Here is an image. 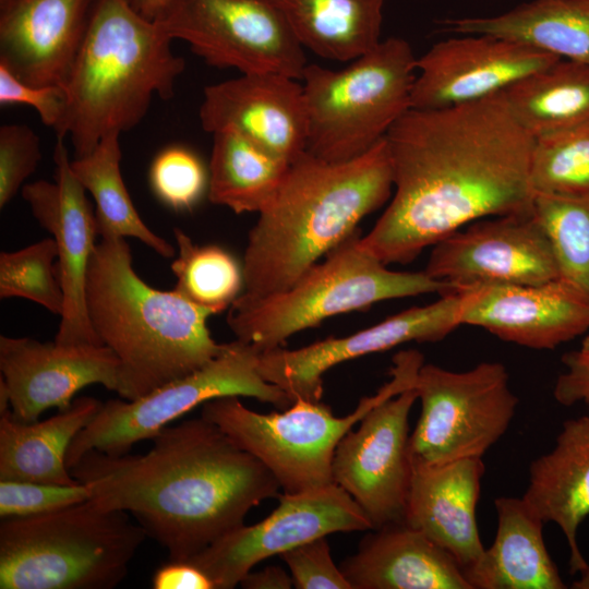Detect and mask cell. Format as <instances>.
I'll list each match as a JSON object with an SVG mask.
<instances>
[{
    "instance_id": "cell-29",
    "label": "cell",
    "mask_w": 589,
    "mask_h": 589,
    "mask_svg": "<svg viewBox=\"0 0 589 589\" xmlns=\"http://www.w3.org/2000/svg\"><path fill=\"white\" fill-rule=\"evenodd\" d=\"M285 19L303 49L349 62L383 39L385 0H266Z\"/></svg>"
},
{
    "instance_id": "cell-35",
    "label": "cell",
    "mask_w": 589,
    "mask_h": 589,
    "mask_svg": "<svg viewBox=\"0 0 589 589\" xmlns=\"http://www.w3.org/2000/svg\"><path fill=\"white\" fill-rule=\"evenodd\" d=\"M530 183L533 193L589 196V121L534 139Z\"/></svg>"
},
{
    "instance_id": "cell-4",
    "label": "cell",
    "mask_w": 589,
    "mask_h": 589,
    "mask_svg": "<svg viewBox=\"0 0 589 589\" xmlns=\"http://www.w3.org/2000/svg\"><path fill=\"white\" fill-rule=\"evenodd\" d=\"M86 306L97 338L118 359L117 393L127 400L191 374L225 347L207 326L214 312L175 289L146 284L122 237L96 244L86 275Z\"/></svg>"
},
{
    "instance_id": "cell-34",
    "label": "cell",
    "mask_w": 589,
    "mask_h": 589,
    "mask_svg": "<svg viewBox=\"0 0 589 589\" xmlns=\"http://www.w3.org/2000/svg\"><path fill=\"white\" fill-rule=\"evenodd\" d=\"M532 213L551 243L558 278L589 299V196L533 193Z\"/></svg>"
},
{
    "instance_id": "cell-20",
    "label": "cell",
    "mask_w": 589,
    "mask_h": 589,
    "mask_svg": "<svg viewBox=\"0 0 589 589\" xmlns=\"http://www.w3.org/2000/svg\"><path fill=\"white\" fill-rule=\"evenodd\" d=\"M199 116L206 132H236L289 163L306 151L303 86L290 76L251 73L207 85Z\"/></svg>"
},
{
    "instance_id": "cell-25",
    "label": "cell",
    "mask_w": 589,
    "mask_h": 589,
    "mask_svg": "<svg viewBox=\"0 0 589 589\" xmlns=\"http://www.w3.org/2000/svg\"><path fill=\"white\" fill-rule=\"evenodd\" d=\"M526 503L544 521L554 522L569 549L572 574L588 562L578 545V528L589 516V417L563 422L554 447L531 461Z\"/></svg>"
},
{
    "instance_id": "cell-43",
    "label": "cell",
    "mask_w": 589,
    "mask_h": 589,
    "mask_svg": "<svg viewBox=\"0 0 589 589\" xmlns=\"http://www.w3.org/2000/svg\"><path fill=\"white\" fill-rule=\"evenodd\" d=\"M154 589H214L208 576L189 561H169L153 575Z\"/></svg>"
},
{
    "instance_id": "cell-28",
    "label": "cell",
    "mask_w": 589,
    "mask_h": 589,
    "mask_svg": "<svg viewBox=\"0 0 589 589\" xmlns=\"http://www.w3.org/2000/svg\"><path fill=\"white\" fill-rule=\"evenodd\" d=\"M441 23L448 33L495 36L589 65V0H531L495 16Z\"/></svg>"
},
{
    "instance_id": "cell-36",
    "label": "cell",
    "mask_w": 589,
    "mask_h": 589,
    "mask_svg": "<svg viewBox=\"0 0 589 589\" xmlns=\"http://www.w3.org/2000/svg\"><path fill=\"white\" fill-rule=\"evenodd\" d=\"M58 251L46 238L12 252L0 253V298H23L49 312H63L64 296L57 271Z\"/></svg>"
},
{
    "instance_id": "cell-11",
    "label": "cell",
    "mask_w": 589,
    "mask_h": 589,
    "mask_svg": "<svg viewBox=\"0 0 589 589\" xmlns=\"http://www.w3.org/2000/svg\"><path fill=\"white\" fill-rule=\"evenodd\" d=\"M412 388L421 413L409 436L410 458L429 465L482 458L506 433L518 406L500 362L467 371L423 362Z\"/></svg>"
},
{
    "instance_id": "cell-30",
    "label": "cell",
    "mask_w": 589,
    "mask_h": 589,
    "mask_svg": "<svg viewBox=\"0 0 589 589\" xmlns=\"http://www.w3.org/2000/svg\"><path fill=\"white\" fill-rule=\"evenodd\" d=\"M533 139L589 121V65L560 59L501 93Z\"/></svg>"
},
{
    "instance_id": "cell-27",
    "label": "cell",
    "mask_w": 589,
    "mask_h": 589,
    "mask_svg": "<svg viewBox=\"0 0 589 589\" xmlns=\"http://www.w3.org/2000/svg\"><path fill=\"white\" fill-rule=\"evenodd\" d=\"M101 406L82 396L49 419L29 423L13 418L10 407L0 411V480L80 483L67 466V452Z\"/></svg>"
},
{
    "instance_id": "cell-6",
    "label": "cell",
    "mask_w": 589,
    "mask_h": 589,
    "mask_svg": "<svg viewBox=\"0 0 589 589\" xmlns=\"http://www.w3.org/2000/svg\"><path fill=\"white\" fill-rule=\"evenodd\" d=\"M145 529L92 500L0 524L1 589H111L127 576Z\"/></svg>"
},
{
    "instance_id": "cell-8",
    "label": "cell",
    "mask_w": 589,
    "mask_h": 589,
    "mask_svg": "<svg viewBox=\"0 0 589 589\" xmlns=\"http://www.w3.org/2000/svg\"><path fill=\"white\" fill-rule=\"evenodd\" d=\"M422 363L423 356L417 350L396 353L390 380L373 396L361 398L345 417H335L322 400L304 399L281 411L260 413L245 407L240 396L204 402L201 417L266 466L284 492L313 490L334 483L332 462L340 440L380 401L412 388Z\"/></svg>"
},
{
    "instance_id": "cell-47",
    "label": "cell",
    "mask_w": 589,
    "mask_h": 589,
    "mask_svg": "<svg viewBox=\"0 0 589 589\" xmlns=\"http://www.w3.org/2000/svg\"><path fill=\"white\" fill-rule=\"evenodd\" d=\"M580 348L585 350H589V334L584 338Z\"/></svg>"
},
{
    "instance_id": "cell-14",
    "label": "cell",
    "mask_w": 589,
    "mask_h": 589,
    "mask_svg": "<svg viewBox=\"0 0 589 589\" xmlns=\"http://www.w3.org/2000/svg\"><path fill=\"white\" fill-rule=\"evenodd\" d=\"M417 399L408 388L380 401L335 449L333 482L357 502L373 529L405 521L412 471L408 420Z\"/></svg>"
},
{
    "instance_id": "cell-31",
    "label": "cell",
    "mask_w": 589,
    "mask_h": 589,
    "mask_svg": "<svg viewBox=\"0 0 589 589\" xmlns=\"http://www.w3.org/2000/svg\"><path fill=\"white\" fill-rule=\"evenodd\" d=\"M212 135L208 200L236 214H259L276 195L290 163L236 132Z\"/></svg>"
},
{
    "instance_id": "cell-2",
    "label": "cell",
    "mask_w": 589,
    "mask_h": 589,
    "mask_svg": "<svg viewBox=\"0 0 589 589\" xmlns=\"http://www.w3.org/2000/svg\"><path fill=\"white\" fill-rule=\"evenodd\" d=\"M152 440L141 455L92 449L70 472L98 506L133 515L169 561H189L280 494L267 467L203 417Z\"/></svg>"
},
{
    "instance_id": "cell-21",
    "label": "cell",
    "mask_w": 589,
    "mask_h": 589,
    "mask_svg": "<svg viewBox=\"0 0 589 589\" xmlns=\"http://www.w3.org/2000/svg\"><path fill=\"white\" fill-rule=\"evenodd\" d=\"M457 290L464 294L461 325L526 348L554 349L589 329V299L560 278Z\"/></svg>"
},
{
    "instance_id": "cell-42",
    "label": "cell",
    "mask_w": 589,
    "mask_h": 589,
    "mask_svg": "<svg viewBox=\"0 0 589 589\" xmlns=\"http://www.w3.org/2000/svg\"><path fill=\"white\" fill-rule=\"evenodd\" d=\"M562 361L565 371L554 384V399L563 406L584 402L589 405V350L578 349L567 352Z\"/></svg>"
},
{
    "instance_id": "cell-16",
    "label": "cell",
    "mask_w": 589,
    "mask_h": 589,
    "mask_svg": "<svg viewBox=\"0 0 589 589\" xmlns=\"http://www.w3.org/2000/svg\"><path fill=\"white\" fill-rule=\"evenodd\" d=\"M424 272L454 290L558 278L551 243L532 213L479 219L433 245Z\"/></svg>"
},
{
    "instance_id": "cell-38",
    "label": "cell",
    "mask_w": 589,
    "mask_h": 589,
    "mask_svg": "<svg viewBox=\"0 0 589 589\" xmlns=\"http://www.w3.org/2000/svg\"><path fill=\"white\" fill-rule=\"evenodd\" d=\"M83 483L55 484L0 480V517H25L57 510L89 500Z\"/></svg>"
},
{
    "instance_id": "cell-18",
    "label": "cell",
    "mask_w": 589,
    "mask_h": 589,
    "mask_svg": "<svg viewBox=\"0 0 589 589\" xmlns=\"http://www.w3.org/2000/svg\"><path fill=\"white\" fill-rule=\"evenodd\" d=\"M561 58L490 35H461L417 58L411 108L441 109L500 94Z\"/></svg>"
},
{
    "instance_id": "cell-37",
    "label": "cell",
    "mask_w": 589,
    "mask_h": 589,
    "mask_svg": "<svg viewBox=\"0 0 589 589\" xmlns=\"http://www.w3.org/2000/svg\"><path fill=\"white\" fill-rule=\"evenodd\" d=\"M155 195L177 211L190 209L208 190V171L191 149L173 145L163 149L149 170Z\"/></svg>"
},
{
    "instance_id": "cell-46",
    "label": "cell",
    "mask_w": 589,
    "mask_h": 589,
    "mask_svg": "<svg viewBox=\"0 0 589 589\" xmlns=\"http://www.w3.org/2000/svg\"><path fill=\"white\" fill-rule=\"evenodd\" d=\"M579 577L572 584L574 589H589V562L588 565L578 573Z\"/></svg>"
},
{
    "instance_id": "cell-1",
    "label": "cell",
    "mask_w": 589,
    "mask_h": 589,
    "mask_svg": "<svg viewBox=\"0 0 589 589\" xmlns=\"http://www.w3.org/2000/svg\"><path fill=\"white\" fill-rule=\"evenodd\" d=\"M392 200L361 247L385 265L413 261L467 225L532 209L534 139L503 95L410 108L387 132Z\"/></svg>"
},
{
    "instance_id": "cell-7",
    "label": "cell",
    "mask_w": 589,
    "mask_h": 589,
    "mask_svg": "<svg viewBox=\"0 0 589 589\" xmlns=\"http://www.w3.org/2000/svg\"><path fill=\"white\" fill-rule=\"evenodd\" d=\"M359 232L357 229L290 287L262 296L240 294L227 314L236 339L263 352L334 315L364 311L384 300L454 290L424 271L388 269L361 247Z\"/></svg>"
},
{
    "instance_id": "cell-17",
    "label": "cell",
    "mask_w": 589,
    "mask_h": 589,
    "mask_svg": "<svg viewBox=\"0 0 589 589\" xmlns=\"http://www.w3.org/2000/svg\"><path fill=\"white\" fill-rule=\"evenodd\" d=\"M63 141L57 139L55 145V180L26 183L21 193L38 224L52 235L58 251L57 271L64 306L55 341L101 345L86 306V275L98 235L96 216L86 189L73 173Z\"/></svg>"
},
{
    "instance_id": "cell-3",
    "label": "cell",
    "mask_w": 589,
    "mask_h": 589,
    "mask_svg": "<svg viewBox=\"0 0 589 589\" xmlns=\"http://www.w3.org/2000/svg\"><path fill=\"white\" fill-rule=\"evenodd\" d=\"M393 189L385 137L347 161L301 153L249 231L242 264L245 292L262 296L290 287L384 205Z\"/></svg>"
},
{
    "instance_id": "cell-44",
    "label": "cell",
    "mask_w": 589,
    "mask_h": 589,
    "mask_svg": "<svg viewBox=\"0 0 589 589\" xmlns=\"http://www.w3.org/2000/svg\"><path fill=\"white\" fill-rule=\"evenodd\" d=\"M245 589H290L293 587L291 575L280 566H267L249 573L240 582Z\"/></svg>"
},
{
    "instance_id": "cell-40",
    "label": "cell",
    "mask_w": 589,
    "mask_h": 589,
    "mask_svg": "<svg viewBox=\"0 0 589 589\" xmlns=\"http://www.w3.org/2000/svg\"><path fill=\"white\" fill-rule=\"evenodd\" d=\"M279 556L288 566L297 589H352L333 561L326 536L294 546Z\"/></svg>"
},
{
    "instance_id": "cell-45",
    "label": "cell",
    "mask_w": 589,
    "mask_h": 589,
    "mask_svg": "<svg viewBox=\"0 0 589 589\" xmlns=\"http://www.w3.org/2000/svg\"><path fill=\"white\" fill-rule=\"evenodd\" d=\"M170 0H133L135 9L148 20H157Z\"/></svg>"
},
{
    "instance_id": "cell-15",
    "label": "cell",
    "mask_w": 589,
    "mask_h": 589,
    "mask_svg": "<svg viewBox=\"0 0 589 589\" xmlns=\"http://www.w3.org/2000/svg\"><path fill=\"white\" fill-rule=\"evenodd\" d=\"M464 294L453 290L423 306H413L345 337H328L308 346L260 352L259 371L292 400L320 401L323 375L351 359L389 350L399 345L438 341L461 325Z\"/></svg>"
},
{
    "instance_id": "cell-41",
    "label": "cell",
    "mask_w": 589,
    "mask_h": 589,
    "mask_svg": "<svg viewBox=\"0 0 589 589\" xmlns=\"http://www.w3.org/2000/svg\"><path fill=\"white\" fill-rule=\"evenodd\" d=\"M65 89L59 85L36 86L17 79L0 63V105L22 104L33 107L41 122L55 129L65 108Z\"/></svg>"
},
{
    "instance_id": "cell-33",
    "label": "cell",
    "mask_w": 589,
    "mask_h": 589,
    "mask_svg": "<svg viewBox=\"0 0 589 589\" xmlns=\"http://www.w3.org/2000/svg\"><path fill=\"white\" fill-rule=\"evenodd\" d=\"M178 256L171 264L175 290L214 314L229 308L244 286L242 266L223 248L199 245L181 229H173Z\"/></svg>"
},
{
    "instance_id": "cell-23",
    "label": "cell",
    "mask_w": 589,
    "mask_h": 589,
    "mask_svg": "<svg viewBox=\"0 0 589 589\" xmlns=\"http://www.w3.org/2000/svg\"><path fill=\"white\" fill-rule=\"evenodd\" d=\"M405 522L448 552L464 574L482 557L477 504L485 467L482 458L438 465L411 460Z\"/></svg>"
},
{
    "instance_id": "cell-26",
    "label": "cell",
    "mask_w": 589,
    "mask_h": 589,
    "mask_svg": "<svg viewBox=\"0 0 589 589\" xmlns=\"http://www.w3.org/2000/svg\"><path fill=\"white\" fill-rule=\"evenodd\" d=\"M493 543L465 573L472 589H564L544 542V521L521 497L500 496Z\"/></svg>"
},
{
    "instance_id": "cell-24",
    "label": "cell",
    "mask_w": 589,
    "mask_h": 589,
    "mask_svg": "<svg viewBox=\"0 0 589 589\" xmlns=\"http://www.w3.org/2000/svg\"><path fill=\"white\" fill-rule=\"evenodd\" d=\"M339 567L352 589H472L457 561L405 521L372 529Z\"/></svg>"
},
{
    "instance_id": "cell-9",
    "label": "cell",
    "mask_w": 589,
    "mask_h": 589,
    "mask_svg": "<svg viewBox=\"0 0 589 589\" xmlns=\"http://www.w3.org/2000/svg\"><path fill=\"white\" fill-rule=\"evenodd\" d=\"M416 62L406 39L388 37L340 70L308 63L306 152L340 163L370 151L411 108Z\"/></svg>"
},
{
    "instance_id": "cell-12",
    "label": "cell",
    "mask_w": 589,
    "mask_h": 589,
    "mask_svg": "<svg viewBox=\"0 0 589 589\" xmlns=\"http://www.w3.org/2000/svg\"><path fill=\"white\" fill-rule=\"evenodd\" d=\"M208 65L302 79L305 52L266 0H170L157 19Z\"/></svg>"
},
{
    "instance_id": "cell-39",
    "label": "cell",
    "mask_w": 589,
    "mask_h": 589,
    "mask_svg": "<svg viewBox=\"0 0 589 589\" xmlns=\"http://www.w3.org/2000/svg\"><path fill=\"white\" fill-rule=\"evenodd\" d=\"M41 160L40 137L26 124L0 127V207L22 190Z\"/></svg>"
},
{
    "instance_id": "cell-22",
    "label": "cell",
    "mask_w": 589,
    "mask_h": 589,
    "mask_svg": "<svg viewBox=\"0 0 589 589\" xmlns=\"http://www.w3.org/2000/svg\"><path fill=\"white\" fill-rule=\"evenodd\" d=\"M97 0H0V63L36 86L64 87Z\"/></svg>"
},
{
    "instance_id": "cell-10",
    "label": "cell",
    "mask_w": 589,
    "mask_h": 589,
    "mask_svg": "<svg viewBox=\"0 0 589 589\" xmlns=\"http://www.w3.org/2000/svg\"><path fill=\"white\" fill-rule=\"evenodd\" d=\"M260 350L238 339L189 375L169 382L133 400L109 399L74 437L67 452L70 470L87 452L129 453L132 445L152 440L160 430L199 405L221 396L253 397L279 410L292 405L277 385L259 371Z\"/></svg>"
},
{
    "instance_id": "cell-13",
    "label": "cell",
    "mask_w": 589,
    "mask_h": 589,
    "mask_svg": "<svg viewBox=\"0 0 589 589\" xmlns=\"http://www.w3.org/2000/svg\"><path fill=\"white\" fill-rule=\"evenodd\" d=\"M278 506L263 520L220 537L189 560L214 589H232L260 562L336 532L370 531L372 524L357 502L335 483L278 495Z\"/></svg>"
},
{
    "instance_id": "cell-32",
    "label": "cell",
    "mask_w": 589,
    "mask_h": 589,
    "mask_svg": "<svg viewBox=\"0 0 589 589\" xmlns=\"http://www.w3.org/2000/svg\"><path fill=\"white\" fill-rule=\"evenodd\" d=\"M119 137L110 133L89 154L71 160L73 173L95 200L98 235L136 238L160 256L173 257L175 248L146 226L131 200L120 170Z\"/></svg>"
},
{
    "instance_id": "cell-19",
    "label": "cell",
    "mask_w": 589,
    "mask_h": 589,
    "mask_svg": "<svg viewBox=\"0 0 589 589\" xmlns=\"http://www.w3.org/2000/svg\"><path fill=\"white\" fill-rule=\"evenodd\" d=\"M118 359L104 345L40 342L0 336V371L16 420L35 422L49 408H69L83 387L100 384L117 392Z\"/></svg>"
},
{
    "instance_id": "cell-5",
    "label": "cell",
    "mask_w": 589,
    "mask_h": 589,
    "mask_svg": "<svg viewBox=\"0 0 589 589\" xmlns=\"http://www.w3.org/2000/svg\"><path fill=\"white\" fill-rule=\"evenodd\" d=\"M172 40L133 0H97L64 86L63 116L53 129L57 139L70 137L75 158L106 135L136 127L154 95L173 97L185 61L172 51Z\"/></svg>"
}]
</instances>
